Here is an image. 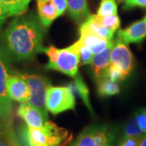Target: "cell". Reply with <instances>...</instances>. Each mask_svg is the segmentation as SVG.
Wrapping results in <instances>:
<instances>
[{
  "mask_svg": "<svg viewBox=\"0 0 146 146\" xmlns=\"http://www.w3.org/2000/svg\"><path fill=\"white\" fill-rule=\"evenodd\" d=\"M0 146H21L19 141L0 129Z\"/></svg>",
  "mask_w": 146,
  "mask_h": 146,
  "instance_id": "cell-26",
  "label": "cell"
},
{
  "mask_svg": "<svg viewBox=\"0 0 146 146\" xmlns=\"http://www.w3.org/2000/svg\"><path fill=\"white\" fill-rule=\"evenodd\" d=\"M19 75L26 81L30 90V98L27 103L38 109L42 114L48 116L46 99L47 89L50 86L49 80L38 75H30L26 73H19Z\"/></svg>",
  "mask_w": 146,
  "mask_h": 146,
  "instance_id": "cell-6",
  "label": "cell"
},
{
  "mask_svg": "<svg viewBox=\"0 0 146 146\" xmlns=\"http://www.w3.org/2000/svg\"><path fill=\"white\" fill-rule=\"evenodd\" d=\"M98 92L100 96H113L120 92V87L118 82L112 81L106 77L100 79L98 80Z\"/></svg>",
  "mask_w": 146,
  "mask_h": 146,
  "instance_id": "cell-18",
  "label": "cell"
},
{
  "mask_svg": "<svg viewBox=\"0 0 146 146\" xmlns=\"http://www.w3.org/2000/svg\"><path fill=\"white\" fill-rule=\"evenodd\" d=\"M103 77H106V78L110 79V80L115 81V82L122 81L126 78L124 74L123 73V72L120 70L119 68L116 67L114 64H112V63H110L108 68L106 69Z\"/></svg>",
  "mask_w": 146,
  "mask_h": 146,
  "instance_id": "cell-23",
  "label": "cell"
},
{
  "mask_svg": "<svg viewBox=\"0 0 146 146\" xmlns=\"http://www.w3.org/2000/svg\"><path fill=\"white\" fill-rule=\"evenodd\" d=\"M118 36L126 44L141 43L146 38V16L132 23L123 29H119Z\"/></svg>",
  "mask_w": 146,
  "mask_h": 146,
  "instance_id": "cell-10",
  "label": "cell"
},
{
  "mask_svg": "<svg viewBox=\"0 0 146 146\" xmlns=\"http://www.w3.org/2000/svg\"><path fill=\"white\" fill-rule=\"evenodd\" d=\"M32 0H0L7 17L18 16L26 12Z\"/></svg>",
  "mask_w": 146,
  "mask_h": 146,
  "instance_id": "cell-16",
  "label": "cell"
},
{
  "mask_svg": "<svg viewBox=\"0 0 146 146\" xmlns=\"http://www.w3.org/2000/svg\"><path fill=\"white\" fill-rule=\"evenodd\" d=\"M44 52L46 53L48 58H49V60L50 62L48 63H54L56 60H57V58L58 56V53H59V49H57L56 47L50 46L45 48V50Z\"/></svg>",
  "mask_w": 146,
  "mask_h": 146,
  "instance_id": "cell-28",
  "label": "cell"
},
{
  "mask_svg": "<svg viewBox=\"0 0 146 146\" xmlns=\"http://www.w3.org/2000/svg\"><path fill=\"white\" fill-rule=\"evenodd\" d=\"M80 39L81 40L84 46L89 49V50L94 54L103 51L108 46L110 42L112 41L98 36L83 25H81L80 28Z\"/></svg>",
  "mask_w": 146,
  "mask_h": 146,
  "instance_id": "cell-11",
  "label": "cell"
},
{
  "mask_svg": "<svg viewBox=\"0 0 146 146\" xmlns=\"http://www.w3.org/2000/svg\"><path fill=\"white\" fill-rule=\"evenodd\" d=\"M141 136H134V137H128L125 139H122V141L119 146H137Z\"/></svg>",
  "mask_w": 146,
  "mask_h": 146,
  "instance_id": "cell-30",
  "label": "cell"
},
{
  "mask_svg": "<svg viewBox=\"0 0 146 146\" xmlns=\"http://www.w3.org/2000/svg\"><path fill=\"white\" fill-rule=\"evenodd\" d=\"M118 7L116 0H102L98 10V16H104L117 14Z\"/></svg>",
  "mask_w": 146,
  "mask_h": 146,
  "instance_id": "cell-21",
  "label": "cell"
},
{
  "mask_svg": "<svg viewBox=\"0 0 146 146\" xmlns=\"http://www.w3.org/2000/svg\"><path fill=\"white\" fill-rule=\"evenodd\" d=\"M94 55V54L89 50V49L84 46L82 43L80 50V65L90 64Z\"/></svg>",
  "mask_w": 146,
  "mask_h": 146,
  "instance_id": "cell-25",
  "label": "cell"
},
{
  "mask_svg": "<svg viewBox=\"0 0 146 146\" xmlns=\"http://www.w3.org/2000/svg\"><path fill=\"white\" fill-rule=\"evenodd\" d=\"M6 19H7V16H6L5 12L2 7V4H1V2H0V29L3 25V24L5 23Z\"/></svg>",
  "mask_w": 146,
  "mask_h": 146,
  "instance_id": "cell-31",
  "label": "cell"
},
{
  "mask_svg": "<svg viewBox=\"0 0 146 146\" xmlns=\"http://www.w3.org/2000/svg\"><path fill=\"white\" fill-rule=\"evenodd\" d=\"M116 1H117L118 3H123L124 0H116Z\"/></svg>",
  "mask_w": 146,
  "mask_h": 146,
  "instance_id": "cell-33",
  "label": "cell"
},
{
  "mask_svg": "<svg viewBox=\"0 0 146 146\" xmlns=\"http://www.w3.org/2000/svg\"><path fill=\"white\" fill-rule=\"evenodd\" d=\"M135 119L136 124L145 134L146 133V108H141L137 110L136 113L133 115Z\"/></svg>",
  "mask_w": 146,
  "mask_h": 146,
  "instance_id": "cell-24",
  "label": "cell"
},
{
  "mask_svg": "<svg viewBox=\"0 0 146 146\" xmlns=\"http://www.w3.org/2000/svg\"><path fill=\"white\" fill-rule=\"evenodd\" d=\"M110 63L119 68L126 77L130 75L134 67V57L132 53L127 46V44L123 42L119 36L113 41L110 53Z\"/></svg>",
  "mask_w": 146,
  "mask_h": 146,
  "instance_id": "cell-8",
  "label": "cell"
},
{
  "mask_svg": "<svg viewBox=\"0 0 146 146\" xmlns=\"http://www.w3.org/2000/svg\"><path fill=\"white\" fill-rule=\"evenodd\" d=\"M38 18L44 27H49L58 16L57 9L51 1L36 0Z\"/></svg>",
  "mask_w": 146,
  "mask_h": 146,
  "instance_id": "cell-14",
  "label": "cell"
},
{
  "mask_svg": "<svg viewBox=\"0 0 146 146\" xmlns=\"http://www.w3.org/2000/svg\"><path fill=\"white\" fill-rule=\"evenodd\" d=\"M68 136V131L50 121L41 127L27 126L20 131V138L25 146H60Z\"/></svg>",
  "mask_w": 146,
  "mask_h": 146,
  "instance_id": "cell-2",
  "label": "cell"
},
{
  "mask_svg": "<svg viewBox=\"0 0 146 146\" xmlns=\"http://www.w3.org/2000/svg\"><path fill=\"white\" fill-rule=\"evenodd\" d=\"M17 115L31 127H41L48 119V116L28 103H21L17 109Z\"/></svg>",
  "mask_w": 146,
  "mask_h": 146,
  "instance_id": "cell-12",
  "label": "cell"
},
{
  "mask_svg": "<svg viewBox=\"0 0 146 146\" xmlns=\"http://www.w3.org/2000/svg\"><path fill=\"white\" fill-rule=\"evenodd\" d=\"M135 7L146 8V0H124L123 9H131Z\"/></svg>",
  "mask_w": 146,
  "mask_h": 146,
  "instance_id": "cell-27",
  "label": "cell"
},
{
  "mask_svg": "<svg viewBox=\"0 0 146 146\" xmlns=\"http://www.w3.org/2000/svg\"><path fill=\"white\" fill-rule=\"evenodd\" d=\"M8 96L11 101L20 103H27L30 98V90L26 81L21 77L19 73L8 75L7 81Z\"/></svg>",
  "mask_w": 146,
  "mask_h": 146,
  "instance_id": "cell-9",
  "label": "cell"
},
{
  "mask_svg": "<svg viewBox=\"0 0 146 146\" xmlns=\"http://www.w3.org/2000/svg\"><path fill=\"white\" fill-rule=\"evenodd\" d=\"M70 16L76 23L84 21L90 15L87 0H68Z\"/></svg>",
  "mask_w": 146,
  "mask_h": 146,
  "instance_id": "cell-15",
  "label": "cell"
},
{
  "mask_svg": "<svg viewBox=\"0 0 146 146\" xmlns=\"http://www.w3.org/2000/svg\"><path fill=\"white\" fill-rule=\"evenodd\" d=\"M97 19L100 24L112 31L115 32L120 26V19L117 14H112L108 16H99L96 15Z\"/></svg>",
  "mask_w": 146,
  "mask_h": 146,
  "instance_id": "cell-20",
  "label": "cell"
},
{
  "mask_svg": "<svg viewBox=\"0 0 146 146\" xmlns=\"http://www.w3.org/2000/svg\"><path fill=\"white\" fill-rule=\"evenodd\" d=\"M57 9L58 16H60L68 9V0H50Z\"/></svg>",
  "mask_w": 146,
  "mask_h": 146,
  "instance_id": "cell-29",
  "label": "cell"
},
{
  "mask_svg": "<svg viewBox=\"0 0 146 146\" xmlns=\"http://www.w3.org/2000/svg\"><path fill=\"white\" fill-rule=\"evenodd\" d=\"M137 146H146V133L141 136V139Z\"/></svg>",
  "mask_w": 146,
  "mask_h": 146,
  "instance_id": "cell-32",
  "label": "cell"
},
{
  "mask_svg": "<svg viewBox=\"0 0 146 146\" xmlns=\"http://www.w3.org/2000/svg\"><path fill=\"white\" fill-rule=\"evenodd\" d=\"M82 42L79 39L70 46L64 49H59L57 60L54 63H48L46 68L47 69L54 70L62 72L69 76L74 77L78 74L80 66V50Z\"/></svg>",
  "mask_w": 146,
  "mask_h": 146,
  "instance_id": "cell-4",
  "label": "cell"
},
{
  "mask_svg": "<svg viewBox=\"0 0 146 146\" xmlns=\"http://www.w3.org/2000/svg\"><path fill=\"white\" fill-rule=\"evenodd\" d=\"M47 1H50V0H47Z\"/></svg>",
  "mask_w": 146,
  "mask_h": 146,
  "instance_id": "cell-34",
  "label": "cell"
},
{
  "mask_svg": "<svg viewBox=\"0 0 146 146\" xmlns=\"http://www.w3.org/2000/svg\"><path fill=\"white\" fill-rule=\"evenodd\" d=\"M142 135H144V133L142 132V131L136 124L135 119L132 117L126 123L124 129H123L122 139H125V138H128V137H134V136H141Z\"/></svg>",
  "mask_w": 146,
  "mask_h": 146,
  "instance_id": "cell-22",
  "label": "cell"
},
{
  "mask_svg": "<svg viewBox=\"0 0 146 146\" xmlns=\"http://www.w3.org/2000/svg\"><path fill=\"white\" fill-rule=\"evenodd\" d=\"M45 28L34 14L18 16L3 34L2 52L15 61L32 58L44 52Z\"/></svg>",
  "mask_w": 146,
  "mask_h": 146,
  "instance_id": "cell-1",
  "label": "cell"
},
{
  "mask_svg": "<svg viewBox=\"0 0 146 146\" xmlns=\"http://www.w3.org/2000/svg\"><path fill=\"white\" fill-rule=\"evenodd\" d=\"M82 25L86 28H88L89 30H91L98 36L103 37L109 41L112 40L115 33L107 28L102 26L98 21L96 15H89V17L84 21Z\"/></svg>",
  "mask_w": 146,
  "mask_h": 146,
  "instance_id": "cell-17",
  "label": "cell"
},
{
  "mask_svg": "<svg viewBox=\"0 0 146 146\" xmlns=\"http://www.w3.org/2000/svg\"><path fill=\"white\" fill-rule=\"evenodd\" d=\"M46 106L54 115L75 109L76 99L72 87L50 85L46 91Z\"/></svg>",
  "mask_w": 146,
  "mask_h": 146,
  "instance_id": "cell-5",
  "label": "cell"
},
{
  "mask_svg": "<svg viewBox=\"0 0 146 146\" xmlns=\"http://www.w3.org/2000/svg\"><path fill=\"white\" fill-rule=\"evenodd\" d=\"M73 78H74V83L72 84V86H71L72 89V90H76L77 92V94L80 95L81 99L83 100L84 103L87 106V108L90 110L91 113H93V110H92L90 101H89L88 87L86 86L82 77L79 74H77Z\"/></svg>",
  "mask_w": 146,
  "mask_h": 146,
  "instance_id": "cell-19",
  "label": "cell"
},
{
  "mask_svg": "<svg viewBox=\"0 0 146 146\" xmlns=\"http://www.w3.org/2000/svg\"><path fill=\"white\" fill-rule=\"evenodd\" d=\"M113 45V40L110 42L108 46L102 52L95 54L91 61V65L93 68L94 76L96 80H99L104 76L106 69L110 64V53Z\"/></svg>",
  "mask_w": 146,
  "mask_h": 146,
  "instance_id": "cell-13",
  "label": "cell"
},
{
  "mask_svg": "<svg viewBox=\"0 0 146 146\" xmlns=\"http://www.w3.org/2000/svg\"><path fill=\"white\" fill-rule=\"evenodd\" d=\"M115 136L104 125L87 127L71 146H112Z\"/></svg>",
  "mask_w": 146,
  "mask_h": 146,
  "instance_id": "cell-7",
  "label": "cell"
},
{
  "mask_svg": "<svg viewBox=\"0 0 146 146\" xmlns=\"http://www.w3.org/2000/svg\"><path fill=\"white\" fill-rule=\"evenodd\" d=\"M7 66L3 54L0 53V129L11 137L16 138L13 128L12 102L8 96L7 88Z\"/></svg>",
  "mask_w": 146,
  "mask_h": 146,
  "instance_id": "cell-3",
  "label": "cell"
}]
</instances>
